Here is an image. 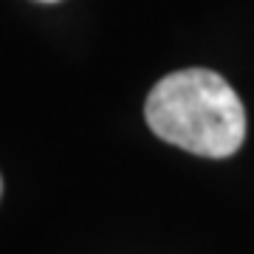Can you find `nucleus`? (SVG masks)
Returning a JSON list of instances; mask_svg holds the SVG:
<instances>
[{"instance_id": "f257e3e1", "label": "nucleus", "mask_w": 254, "mask_h": 254, "mask_svg": "<svg viewBox=\"0 0 254 254\" xmlns=\"http://www.w3.org/2000/svg\"><path fill=\"white\" fill-rule=\"evenodd\" d=\"M144 119L155 136L203 158H229L246 138V110L235 88L209 68H187L155 82Z\"/></svg>"}, {"instance_id": "f03ea898", "label": "nucleus", "mask_w": 254, "mask_h": 254, "mask_svg": "<svg viewBox=\"0 0 254 254\" xmlns=\"http://www.w3.org/2000/svg\"><path fill=\"white\" fill-rule=\"evenodd\" d=\"M0 198H3V178H0Z\"/></svg>"}, {"instance_id": "7ed1b4c3", "label": "nucleus", "mask_w": 254, "mask_h": 254, "mask_svg": "<svg viewBox=\"0 0 254 254\" xmlns=\"http://www.w3.org/2000/svg\"><path fill=\"white\" fill-rule=\"evenodd\" d=\"M43 3H54V0H43Z\"/></svg>"}]
</instances>
